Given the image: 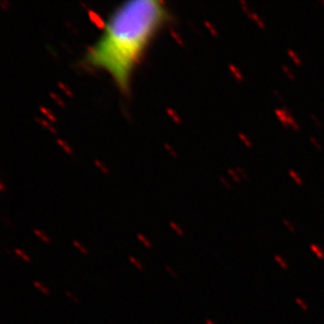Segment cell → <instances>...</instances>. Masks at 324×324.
<instances>
[{
    "mask_svg": "<svg viewBox=\"0 0 324 324\" xmlns=\"http://www.w3.org/2000/svg\"><path fill=\"white\" fill-rule=\"evenodd\" d=\"M170 19L163 1L123 2L110 13L101 35L86 50L82 65L108 74L120 93L128 96L136 67Z\"/></svg>",
    "mask_w": 324,
    "mask_h": 324,
    "instance_id": "1",
    "label": "cell"
},
{
    "mask_svg": "<svg viewBox=\"0 0 324 324\" xmlns=\"http://www.w3.org/2000/svg\"><path fill=\"white\" fill-rule=\"evenodd\" d=\"M275 116L278 119V121L281 123V125L284 128L289 127L288 126V114H286L284 109H281V108H276L275 109Z\"/></svg>",
    "mask_w": 324,
    "mask_h": 324,
    "instance_id": "2",
    "label": "cell"
},
{
    "mask_svg": "<svg viewBox=\"0 0 324 324\" xmlns=\"http://www.w3.org/2000/svg\"><path fill=\"white\" fill-rule=\"evenodd\" d=\"M33 285H34V288H35L36 289H38L40 293H41L42 295H44V296H50V295H51L50 289L48 288L47 286L44 284V283H42L41 281H39V280H34Z\"/></svg>",
    "mask_w": 324,
    "mask_h": 324,
    "instance_id": "3",
    "label": "cell"
},
{
    "mask_svg": "<svg viewBox=\"0 0 324 324\" xmlns=\"http://www.w3.org/2000/svg\"><path fill=\"white\" fill-rule=\"evenodd\" d=\"M283 109L285 110L286 114H288V126H289V127H291V128H293L295 131H300V129H301V128H300V126H299V124H298V122L296 121V119H295V117H294V116H293V114H292V112H291V111H289L288 108L284 107V108H283Z\"/></svg>",
    "mask_w": 324,
    "mask_h": 324,
    "instance_id": "4",
    "label": "cell"
},
{
    "mask_svg": "<svg viewBox=\"0 0 324 324\" xmlns=\"http://www.w3.org/2000/svg\"><path fill=\"white\" fill-rule=\"evenodd\" d=\"M286 53H288V57L291 58V60L294 62V64L296 65V66H298V67L302 66V64H303L302 59L298 56V54L296 53V51H295L294 50H292V48H288V51H286Z\"/></svg>",
    "mask_w": 324,
    "mask_h": 324,
    "instance_id": "5",
    "label": "cell"
},
{
    "mask_svg": "<svg viewBox=\"0 0 324 324\" xmlns=\"http://www.w3.org/2000/svg\"><path fill=\"white\" fill-rule=\"evenodd\" d=\"M309 249H311V251L312 252V253L316 255L318 259H319V260H324V251L322 250V249H321V246L316 245V243H311V245H309Z\"/></svg>",
    "mask_w": 324,
    "mask_h": 324,
    "instance_id": "6",
    "label": "cell"
},
{
    "mask_svg": "<svg viewBox=\"0 0 324 324\" xmlns=\"http://www.w3.org/2000/svg\"><path fill=\"white\" fill-rule=\"evenodd\" d=\"M288 175L289 177H291L292 179L294 180V183H296L297 186H303V183H304V182H303L302 177H301L299 175V173H297L296 171L294 170V169H291V170H288Z\"/></svg>",
    "mask_w": 324,
    "mask_h": 324,
    "instance_id": "7",
    "label": "cell"
},
{
    "mask_svg": "<svg viewBox=\"0 0 324 324\" xmlns=\"http://www.w3.org/2000/svg\"><path fill=\"white\" fill-rule=\"evenodd\" d=\"M249 17H250L252 20H254V21L257 23L258 26L261 28V30H265V23H264V21H263L262 18L259 15H257V14L255 12H251L250 15H249Z\"/></svg>",
    "mask_w": 324,
    "mask_h": 324,
    "instance_id": "8",
    "label": "cell"
},
{
    "mask_svg": "<svg viewBox=\"0 0 324 324\" xmlns=\"http://www.w3.org/2000/svg\"><path fill=\"white\" fill-rule=\"evenodd\" d=\"M128 260H129V262H130L131 264H132V265L134 266V269H136L137 271L143 272V271L145 269L144 264H143V263H142L141 261H140V260L137 259L136 257H134V256H129V257H128Z\"/></svg>",
    "mask_w": 324,
    "mask_h": 324,
    "instance_id": "9",
    "label": "cell"
},
{
    "mask_svg": "<svg viewBox=\"0 0 324 324\" xmlns=\"http://www.w3.org/2000/svg\"><path fill=\"white\" fill-rule=\"evenodd\" d=\"M274 260L278 263V264H279V266H280V268H281L282 269H285V271H286V269H288V262H286V260L281 256V255L275 254V255H274Z\"/></svg>",
    "mask_w": 324,
    "mask_h": 324,
    "instance_id": "10",
    "label": "cell"
},
{
    "mask_svg": "<svg viewBox=\"0 0 324 324\" xmlns=\"http://www.w3.org/2000/svg\"><path fill=\"white\" fill-rule=\"evenodd\" d=\"M229 67H230V70L232 71V74H234L235 79H236L237 81H238V82H242L243 80H245V77L242 76V74L240 73V70H239L236 66H235V65L230 64V65H229Z\"/></svg>",
    "mask_w": 324,
    "mask_h": 324,
    "instance_id": "11",
    "label": "cell"
},
{
    "mask_svg": "<svg viewBox=\"0 0 324 324\" xmlns=\"http://www.w3.org/2000/svg\"><path fill=\"white\" fill-rule=\"evenodd\" d=\"M14 252H15V254L17 255V256H19L22 260H23V261L27 262V263L31 262V258L30 257V255H27L24 251L20 250V249H15Z\"/></svg>",
    "mask_w": 324,
    "mask_h": 324,
    "instance_id": "12",
    "label": "cell"
},
{
    "mask_svg": "<svg viewBox=\"0 0 324 324\" xmlns=\"http://www.w3.org/2000/svg\"><path fill=\"white\" fill-rule=\"evenodd\" d=\"M295 303H296V304H297L298 306H299V307H300L301 309H302L303 312H308V305H307V303H306L305 301L302 299V298L296 297V298H295Z\"/></svg>",
    "mask_w": 324,
    "mask_h": 324,
    "instance_id": "13",
    "label": "cell"
},
{
    "mask_svg": "<svg viewBox=\"0 0 324 324\" xmlns=\"http://www.w3.org/2000/svg\"><path fill=\"white\" fill-rule=\"evenodd\" d=\"M281 68H282V71L285 74V76L288 77V80H291V81H293V82L296 81V77H295V74H293V71H292V70L288 68V66H286V65L283 64L282 66H281Z\"/></svg>",
    "mask_w": 324,
    "mask_h": 324,
    "instance_id": "14",
    "label": "cell"
},
{
    "mask_svg": "<svg viewBox=\"0 0 324 324\" xmlns=\"http://www.w3.org/2000/svg\"><path fill=\"white\" fill-rule=\"evenodd\" d=\"M64 294H65V296H66V297L68 298V299H70L74 303H76V304H80L81 300H80L79 297L77 296L76 294H74L73 292H70V291H65Z\"/></svg>",
    "mask_w": 324,
    "mask_h": 324,
    "instance_id": "15",
    "label": "cell"
},
{
    "mask_svg": "<svg viewBox=\"0 0 324 324\" xmlns=\"http://www.w3.org/2000/svg\"><path fill=\"white\" fill-rule=\"evenodd\" d=\"M137 239H139L140 241L143 243V245H144L146 249H152V243L149 241V240L146 238L144 235L139 234V235H137Z\"/></svg>",
    "mask_w": 324,
    "mask_h": 324,
    "instance_id": "16",
    "label": "cell"
},
{
    "mask_svg": "<svg viewBox=\"0 0 324 324\" xmlns=\"http://www.w3.org/2000/svg\"><path fill=\"white\" fill-rule=\"evenodd\" d=\"M34 232H35V234L39 237L40 239L42 240L43 242H45V243H50V238L47 236V235H45L44 233H43V232L37 230V229H35V230H34Z\"/></svg>",
    "mask_w": 324,
    "mask_h": 324,
    "instance_id": "17",
    "label": "cell"
},
{
    "mask_svg": "<svg viewBox=\"0 0 324 324\" xmlns=\"http://www.w3.org/2000/svg\"><path fill=\"white\" fill-rule=\"evenodd\" d=\"M73 243H74V245L76 246V248L78 249V250H79L80 252H81L82 254H84V255H88V254H89V252H88V250L86 249V246L83 245L81 242L77 241V240H74Z\"/></svg>",
    "mask_w": 324,
    "mask_h": 324,
    "instance_id": "18",
    "label": "cell"
},
{
    "mask_svg": "<svg viewBox=\"0 0 324 324\" xmlns=\"http://www.w3.org/2000/svg\"><path fill=\"white\" fill-rule=\"evenodd\" d=\"M282 223L284 225V226H286V229H288V230L289 232H291L292 234H296V228H295V226H293V223L289 222L288 219L283 218Z\"/></svg>",
    "mask_w": 324,
    "mask_h": 324,
    "instance_id": "19",
    "label": "cell"
},
{
    "mask_svg": "<svg viewBox=\"0 0 324 324\" xmlns=\"http://www.w3.org/2000/svg\"><path fill=\"white\" fill-rule=\"evenodd\" d=\"M309 141H311L312 144L314 145V147L316 148L317 150L319 151V152H321V151H323V147H322V145L320 144V142L318 141V140L316 139V137H315V136H309Z\"/></svg>",
    "mask_w": 324,
    "mask_h": 324,
    "instance_id": "20",
    "label": "cell"
},
{
    "mask_svg": "<svg viewBox=\"0 0 324 324\" xmlns=\"http://www.w3.org/2000/svg\"><path fill=\"white\" fill-rule=\"evenodd\" d=\"M165 271L167 272V273H168L169 275H170V276H171L172 278H174V279L179 278V274H177V272H176L173 268H172L171 265L166 264V265H165Z\"/></svg>",
    "mask_w": 324,
    "mask_h": 324,
    "instance_id": "21",
    "label": "cell"
},
{
    "mask_svg": "<svg viewBox=\"0 0 324 324\" xmlns=\"http://www.w3.org/2000/svg\"><path fill=\"white\" fill-rule=\"evenodd\" d=\"M239 139L241 140L242 143H243V144H245L248 148H252V147H253V144H252V142L250 141V139H249V137L246 136L245 134L239 133Z\"/></svg>",
    "mask_w": 324,
    "mask_h": 324,
    "instance_id": "22",
    "label": "cell"
},
{
    "mask_svg": "<svg viewBox=\"0 0 324 324\" xmlns=\"http://www.w3.org/2000/svg\"><path fill=\"white\" fill-rule=\"evenodd\" d=\"M170 226H171V228H172V229H173V230H174V231H175V232H176V234H177V235H179V236H183V230H182V229H180V228H179V226H177V225H176V223H174V222H171V223H170Z\"/></svg>",
    "mask_w": 324,
    "mask_h": 324,
    "instance_id": "23",
    "label": "cell"
},
{
    "mask_svg": "<svg viewBox=\"0 0 324 324\" xmlns=\"http://www.w3.org/2000/svg\"><path fill=\"white\" fill-rule=\"evenodd\" d=\"M311 119L312 120V121H314V123L318 126V127H322V123H321V121L319 120V117H318L316 114L311 113Z\"/></svg>",
    "mask_w": 324,
    "mask_h": 324,
    "instance_id": "24",
    "label": "cell"
},
{
    "mask_svg": "<svg viewBox=\"0 0 324 324\" xmlns=\"http://www.w3.org/2000/svg\"><path fill=\"white\" fill-rule=\"evenodd\" d=\"M241 5H242V10H243V11H245V12L246 14H248V16H249V15H250L251 11H250V10H249L248 5H246V2H245V1H241Z\"/></svg>",
    "mask_w": 324,
    "mask_h": 324,
    "instance_id": "25",
    "label": "cell"
},
{
    "mask_svg": "<svg viewBox=\"0 0 324 324\" xmlns=\"http://www.w3.org/2000/svg\"><path fill=\"white\" fill-rule=\"evenodd\" d=\"M229 173H230V174H231V175H232V177H233V179H236V182H240V179H239V176H238V175H237V174H236V173H235V172H234L233 170H229Z\"/></svg>",
    "mask_w": 324,
    "mask_h": 324,
    "instance_id": "26",
    "label": "cell"
},
{
    "mask_svg": "<svg viewBox=\"0 0 324 324\" xmlns=\"http://www.w3.org/2000/svg\"><path fill=\"white\" fill-rule=\"evenodd\" d=\"M273 93H274V94H275V96H276L277 97V98L278 99H279V101L280 102H284V101H283V98H282V96H281V94H280V93H279V91H278V90H276V89H274L273 90Z\"/></svg>",
    "mask_w": 324,
    "mask_h": 324,
    "instance_id": "27",
    "label": "cell"
},
{
    "mask_svg": "<svg viewBox=\"0 0 324 324\" xmlns=\"http://www.w3.org/2000/svg\"><path fill=\"white\" fill-rule=\"evenodd\" d=\"M238 171L240 172V174H241V175H242L243 179H249V175H248V173H246V172H245V170H242L241 168H238Z\"/></svg>",
    "mask_w": 324,
    "mask_h": 324,
    "instance_id": "28",
    "label": "cell"
},
{
    "mask_svg": "<svg viewBox=\"0 0 324 324\" xmlns=\"http://www.w3.org/2000/svg\"><path fill=\"white\" fill-rule=\"evenodd\" d=\"M205 323H206V324H216L213 320H211V319H206Z\"/></svg>",
    "mask_w": 324,
    "mask_h": 324,
    "instance_id": "29",
    "label": "cell"
},
{
    "mask_svg": "<svg viewBox=\"0 0 324 324\" xmlns=\"http://www.w3.org/2000/svg\"><path fill=\"white\" fill-rule=\"evenodd\" d=\"M321 3H322L324 5V0H321Z\"/></svg>",
    "mask_w": 324,
    "mask_h": 324,
    "instance_id": "30",
    "label": "cell"
}]
</instances>
